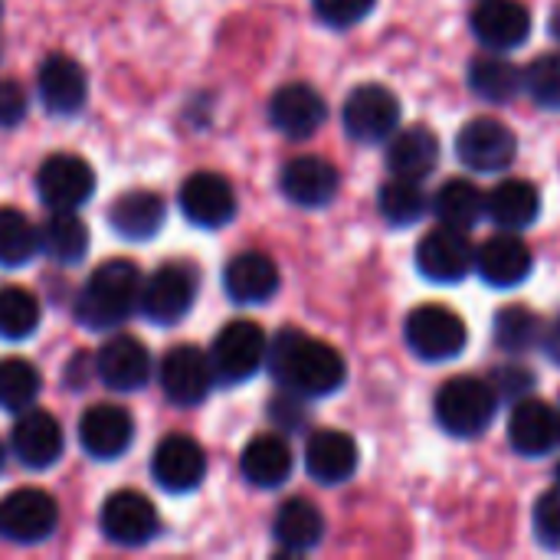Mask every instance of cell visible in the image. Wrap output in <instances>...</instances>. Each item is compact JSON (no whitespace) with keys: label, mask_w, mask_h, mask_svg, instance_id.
<instances>
[{"label":"cell","mask_w":560,"mask_h":560,"mask_svg":"<svg viewBox=\"0 0 560 560\" xmlns=\"http://www.w3.org/2000/svg\"><path fill=\"white\" fill-rule=\"evenodd\" d=\"M266 368L289 394L299 397H328L345 384L348 374L345 358L331 345L299 328H282L272 338L266 348Z\"/></svg>","instance_id":"1"},{"label":"cell","mask_w":560,"mask_h":560,"mask_svg":"<svg viewBox=\"0 0 560 560\" xmlns=\"http://www.w3.org/2000/svg\"><path fill=\"white\" fill-rule=\"evenodd\" d=\"M141 269L131 259H108L102 262L82 285L75 302V318L92 328L105 331L121 325L141 299Z\"/></svg>","instance_id":"2"},{"label":"cell","mask_w":560,"mask_h":560,"mask_svg":"<svg viewBox=\"0 0 560 560\" xmlns=\"http://www.w3.org/2000/svg\"><path fill=\"white\" fill-rule=\"evenodd\" d=\"M499 394L482 377H453L436 394V423L450 436H479L495 420Z\"/></svg>","instance_id":"3"},{"label":"cell","mask_w":560,"mask_h":560,"mask_svg":"<svg viewBox=\"0 0 560 560\" xmlns=\"http://www.w3.org/2000/svg\"><path fill=\"white\" fill-rule=\"evenodd\" d=\"M266 331L249 322V318H236V322H226L213 345H210V368H213V377L223 381V384H243L249 381L262 364H266Z\"/></svg>","instance_id":"4"},{"label":"cell","mask_w":560,"mask_h":560,"mask_svg":"<svg viewBox=\"0 0 560 560\" xmlns=\"http://www.w3.org/2000/svg\"><path fill=\"white\" fill-rule=\"evenodd\" d=\"M404 338L410 345V351L423 361H450L456 354H463L469 331L466 322L443 308V305H420L407 315L404 325Z\"/></svg>","instance_id":"5"},{"label":"cell","mask_w":560,"mask_h":560,"mask_svg":"<svg viewBox=\"0 0 560 560\" xmlns=\"http://www.w3.org/2000/svg\"><path fill=\"white\" fill-rule=\"evenodd\" d=\"M341 121H345V131L354 141L377 144V141H387L397 131V125H400V102H397V95L387 85L364 82V85H358L345 98Z\"/></svg>","instance_id":"6"},{"label":"cell","mask_w":560,"mask_h":560,"mask_svg":"<svg viewBox=\"0 0 560 560\" xmlns=\"http://www.w3.org/2000/svg\"><path fill=\"white\" fill-rule=\"evenodd\" d=\"M197 272L190 266L180 262H167L161 266L148 282H141V299L138 308L148 322L154 325H177L197 299Z\"/></svg>","instance_id":"7"},{"label":"cell","mask_w":560,"mask_h":560,"mask_svg":"<svg viewBox=\"0 0 560 560\" xmlns=\"http://www.w3.org/2000/svg\"><path fill=\"white\" fill-rule=\"evenodd\" d=\"M456 154L466 167L482 171V174H495V171L512 167V161L518 154V138L499 118L482 115V118H472L459 128Z\"/></svg>","instance_id":"8"},{"label":"cell","mask_w":560,"mask_h":560,"mask_svg":"<svg viewBox=\"0 0 560 560\" xmlns=\"http://www.w3.org/2000/svg\"><path fill=\"white\" fill-rule=\"evenodd\" d=\"M59 525V509L43 489H16L0 502V535L13 545H39Z\"/></svg>","instance_id":"9"},{"label":"cell","mask_w":560,"mask_h":560,"mask_svg":"<svg viewBox=\"0 0 560 560\" xmlns=\"http://www.w3.org/2000/svg\"><path fill=\"white\" fill-rule=\"evenodd\" d=\"M158 381H161V390L164 397L174 404V407H197L210 387H213V368H210V358L194 348V345H177L171 348L161 364H158Z\"/></svg>","instance_id":"10"},{"label":"cell","mask_w":560,"mask_h":560,"mask_svg":"<svg viewBox=\"0 0 560 560\" xmlns=\"http://www.w3.org/2000/svg\"><path fill=\"white\" fill-rule=\"evenodd\" d=\"M95 190V171L79 154H52L36 171V194L49 210H79Z\"/></svg>","instance_id":"11"},{"label":"cell","mask_w":560,"mask_h":560,"mask_svg":"<svg viewBox=\"0 0 560 560\" xmlns=\"http://www.w3.org/2000/svg\"><path fill=\"white\" fill-rule=\"evenodd\" d=\"M476 266V246L469 243L466 230L456 226H440L433 233H427L417 246V269L430 279V282H463Z\"/></svg>","instance_id":"12"},{"label":"cell","mask_w":560,"mask_h":560,"mask_svg":"<svg viewBox=\"0 0 560 560\" xmlns=\"http://www.w3.org/2000/svg\"><path fill=\"white\" fill-rule=\"evenodd\" d=\"M180 210L194 226L217 230L226 226L236 213V190L223 174L197 171L180 184Z\"/></svg>","instance_id":"13"},{"label":"cell","mask_w":560,"mask_h":560,"mask_svg":"<svg viewBox=\"0 0 560 560\" xmlns=\"http://www.w3.org/2000/svg\"><path fill=\"white\" fill-rule=\"evenodd\" d=\"M102 532L121 548H141L158 535V509L141 492L121 489L102 505Z\"/></svg>","instance_id":"14"},{"label":"cell","mask_w":560,"mask_h":560,"mask_svg":"<svg viewBox=\"0 0 560 560\" xmlns=\"http://www.w3.org/2000/svg\"><path fill=\"white\" fill-rule=\"evenodd\" d=\"M151 476L167 492H194L207 476V456L197 440L171 433L158 443L151 456Z\"/></svg>","instance_id":"15"},{"label":"cell","mask_w":560,"mask_h":560,"mask_svg":"<svg viewBox=\"0 0 560 560\" xmlns=\"http://www.w3.org/2000/svg\"><path fill=\"white\" fill-rule=\"evenodd\" d=\"M95 371H98V381L105 387H112L118 394H131L151 381V354L138 338L115 335L98 348Z\"/></svg>","instance_id":"16"},{"label":"cell","mask_w":560,"mask_h":560,"mask_svg":"<svg viewBox=\"0 0 560 560\" xmlns=\"http://www.w3.org/2000/svg\"><path fill=\"white\" fill-rule=\"evenodd\" d=\"M328 105L325 98L305 85V82H289L269 98V121L285 135V138H312L325 125Z\"/></svg>","instance_id":"17"},{"label":"cell","mask_w":560,"mask_h":560,"mask_svg":"<svg viewBox=\"0 0 560 560\" xmlns=\"http://www.w3.org/2000/svg\"><path fill=\"white\" fill-rule=\"evenodd\" d=\"M338 167L325 158H315V154H302V158H292L282 174H279V187L282 194L295 203V207H325L335 200L338 194Z\"/></svg>","instance_id":"18"},{"label":"cell","mask_w":560,"mask_h":560,"mask_svg":"<svg viewBox=\"0 0 560 560\" xmlns=\"http://www.w3.org/2000/svg\"><path fill=\"white\" fill-rule=\"evenodd\" d=\"M10 446L26 469H49L59 463L66 440H62V427L52 413L30 407L20 413L13 436H10Z\"/></svg>","instance_id":"19"},{"label":"cell","mask_w":560,"mask_h":560,"mask_svg":"<svg viewBox=\"0 0 560 560\" xmlns=\"http://www.w3.org/2000/svg\"><path fill=\"white\" fill-rule=\"evenodd\" d=\"M509 443L522 456H548L560 446V413L551 404L525 397L509 417Z\"/></svg>","instance_id":"20"},{"label":"cell","mask_w":560,"mask_h":560,"mask_svg":"<svg viewBox=\"0 0 560 560\" xmlns=\"http://www.w3.org/2000/svg\"><path fill=\"white\" fill-rule=\"evenodd\" d=\"M36 89H39V98H43L46 112H52V115H75L85 105L89 75H85V69L72 56L52 52L39 66Z\"/></svg>","instance_id":"21"},{"label":"cell","mask_w":560,"mask_h":560,"mask_svg":"<svg viewBox=\"0 0 560 560\" xmlns=\"http://www.w3.org/2000/svg\"><path fill=\"white\" fill-rule=\"evenodd\" d=\"M472 33L482 46L505 52L528 39L532 13L522 0H482L472 13Z\"/></svg>","instance_id":"22"},{"label":"cell","mask_w":560,"mask_h":560,"mask_svg":"<svg viewBox=\"0 0 560 560\" xmlns=\"http://www.w3.org/2000/svg\"><path fill=\"white\" fill-rule=\"evenodd\" d=\"M135 440L131 417L115 404H95L79 420V443L92 459H118Z\"/></svg>","instance_id":"23"},{"label":"cell","mask_w":560,"mask_h":560,"mask_svg":"<svg viewBox=\"0 0 560 560\" xmlns=\"http://www.w3.org/2000/svg\"><path fill=\"white\" fill-rule=\"evenodd\" d=\"M305 469L322 486H341L358 472V443L341 430H318L308 436Z\"/></svg>","instance_id":"24"},{"label":"cell","mask_w":560,"mask_h":560,"mask_svg":"<svg viewBox=\"0 0 560 560\" xmlns=\"http://www.w3.org/2000/svg\"><path fill=\"white\" fill-rule=\"evenodd\" d=\"M223 289L240 305H259L269 302L279 292V266L266 253H240L223 269Z\"/></svg>","instance_id":"25"},{"label":"cell","mask_w":560,"mask_h":560,"mask_svg":"<svg viewBox=\"0 0 560 560\" xmlns=\"http://www.w3.org/2000/svg\"><path fill=\"white\" fill-rule=\"evenodd\" d=\"M532 262H535L532 249L512 233L492 236L476 249V269L495 289H512V285L525 282L532 272Z\"/></svg>","instance_id":"26"},{"label":"cell","mask_w":560,"mask_h":560,"mask_svg":"<svg viewBox=\"0 0 560 560\" xmlns=\"http://www.w3.org/2000/svg\"><path fill=\"white\" fill-rule=\"evenodd\" d=\"M164 200L154 190H125L108 207V223L125 240H151L164 226Z\"/></svg>","instance_id":"27"},{"label":"cell","mask_w":560,"mask_h":560,"mask_svg":"<svg viewBox=\"0 0 560 560\" xmlns=\"http://www.w3.org/2000/svg\"><path fill=\"white\" fill-rule=\"evenodd\" d=\"M436 161H440V141L427 125H410L407 131L394 135L387 148V167L394 177L423 180L433 174Z\"/></svg>","instance_id":"28"},{"label":"cell","mask_w":560,"mask_h":560,"mask_svg":"<svg viewBox=\"0 0 560 560\" xmlns=\"http://www.w3.org/2000/svg\"><path fill=\"white\" fill-rule=\"evenodd\" d=\"M486 213L502 230H525L541 213V194L532 180H522V177L502 180L499 187L489 190Z\"/></svg>","instance_id":"29"},{"label":"cell","mask_w":560,"mask_h":560,"mask_svg":"<svg viewBox=\"0 0 560 560\" xmlns=\"http://www.w3.org/2000/svg\"><path fill=\"white\" fill-rule=\"evenodd\" d=\"M240 472L256 489H279L292 476L289 443L282 436H272V433L256 436L240 456Z\"/></svg>","instance_id":"30"},{"label":"cell","mask_w":560,"mask_h":560,"mask_svg":"<svg viewBox=\"0 0 560 560\" xmlns=\"http://www.w3.org/2000/svg\"><path fill=\"white\" fill-rule=\"evenodd\" d=\"M39 249L59 266H75L89 253V226L75 217V210H52L39 226Z\"/></svg>","instance_id":"31"},{"label":"cell","mask_w":560,"mask_h":560,"mask_svg":"<svg viewBox=\"0 0 560 560\" xmlns=\"http://www.w3.org/2000/svg\"><path fill=\"white\" fill-rule=\"evenodd\" d=\"M272 532H276V541H279L285 551L305 555V551H312V548L322 541V535H325V518H322L318 505H312L308 499H289V502L279 509Z\"/></svg>","instance_id":"32"},{"label":"cell","mask_w":560,"mask_h":560,"mask_svg":"<svg viewBox=\"0 0 560 560\" xmlns=\"http://www.w3.org/2000/svg\"><path fill=\"white\" fill-rule=\"evenodd\" d=\"M469 85L479 98L505 105L518 98V92L525 89V72L505 56H479L469 66Z\"/></svg>","instance_id":"33"},{"label":"cell","mask_w":560,"mask_h":560,"mask_svg":"<svg viewBox=\"0 0 560 560\" xmlns=\"http://www.w3.org/2000/svg\"><path fill=\"white\" fill-rule=\"evenodd\" d=\"M436 220L443 226H456V230H472L482 217H486V194L472 184V180H446L433 200Z\"/></svg>","instance_id":"34"},{"label":"cell","mask_w":560,"mask_h":560,"mask_svg":"<svg viewBox=\"0 0 560 560\" xmlns=\"http://www.w3.org/2000/svg\"><path fill=\"white\" fill-rule=\"evenodd\" d=\"M377 207H381V213H384V220L390 226H413L417 220L427 217L430 200H427V190L420 187V180L394 177V180H387L381 187Z\"/></svg>","instance_id":"35"},{"label":"cell","mask_w":560,"mask_h":560,"mask_svg":"<svg viewBox=\"0 0 560 560\" xmlns=\"http://www.w3.org/2000/svg\"><path fill=\"white\" fill-rule=\"evenodd\" d=\"M39 253V226L13 207H0V266H26Z\"/></svg>","instance_id":"36"},{"label":"cell","mask_w":560,"mask_h":560,"mask_svg":"<svg viewBox=\"0 0 560 560\" xmlns=\"http://www.w3.org/2000/svg\"><path fill=\"white\" fill-rule=\"evenodd\" d=\"M39 302L23 285H3L0 289V338L23 341L39 325Z\"/></svg>","instance_id":"37"},{"label":"cell","mask_w":560,"mask_h":560,"mask_svg":"<svg viewBox=\"0 0 560 560\" xmlns=\"http://www.w3.org/2000/svg\"><path fill=\"white\" fill-rule=\"evenodd\" d=\"M39 371L23 361V358H7L0 361V407L10 413H23L36 404L39 397Z\"/></svg>","instance_id":"38"},{"label":"cell","mask_w":560,"mask_h":560,"mask_svg":"<svg viewBox=\"0 0 560 560\" xmlns=\"http://www.w3.org/2000/svg\"><path fill=\"white\" fill-rule=\"evenodd\" d=\"M541 335H545L541 318L525 305H509L495 315V345L502 351L522 354V351L535 348L541 341Z\"/></svg>","instance_id":"39"},{"label":"cell","mask_w":560,"mask_h":560,"mask_svg":"<svg viewBox=\"0 0 560 560\" xmlns=\"http://www.w3.org/2000/svg\"><path fill=\"white\" fill-rule=\"evenodd\" d=\"M525 89L532 92V98L548 108L560 112V56L558 52H545L538 56L528 69H525Z\"/></svg>","instance_id":"40"},{"label":"cell","mask_w":560,"mask_h":560,"mask_svg":"<svg viewBox=\"0 0 560 560\" xmlns=\"http://www.w3.org/2000/svg\"><path fill=\"white\" fill-rule=\"evenodd\" d=\"M377 0H315V13L322 23L335 26V30H348L354 23H361Z\"/></svg>","instance_id":"41"},{"label":"cell","mask_w":560,"mask_h":560,"mask_svg":"<svg viewBox=\"0 0 560 560\" xmlns=\"http://www.w3.org/2000/svg\"><path fill=\"white\" fill-rule=\"evenodd\" d=\"M535 538L548 548L560 551V492L551 489L535 505Z\"/></svg>","instance_id":"42"},{"label":"cell","mask_w":560,"mask_h":560,"mask_svg":"<svg viewBox=\"0 0 560 560\" xmlns=\"http://www.w3.org/2000/svg\"><path fill=\"white\" fill-rule=\"evenodd\" d=\"M492 387L499 397L505 400H525L535 387V377L528 368H518V364H505V368H495V377H492Z\"/></svg>","instance_id":"43"},{"label":"cell","mask_w":560,"mask_h":560,"mask_svg":"<svg viewBox=\"0 0 560 560\" xmlns=\"http://www.w3.org/2000/svg\"><path fill=\"white\" fill-rule=\"evenodd\" d=\"M30 98L16 79H0V128H13L26 118Z\"/></svg>","instance_id":"44"},{"label":"cell","mask_w":560,"mask_h":560,"mask_svg":"<svg viewBox=\"0 0 560 560\" xmlns=\"http://www.w3.org/2000/svg\"><path fill=\"white\" fill-rule=\"evenodd\" d=\"M272 420H276L279 427H285V430H295V427L305 420V410H302V404H299V394L272 400Z\"/></svg>","instance_id":"45"},{"label":"cell","mask_w":560,"mask_h":560,"mask_svg":"<svg viewBox=\"0 0 560 560\" xmlns=\"http://www.w3.org/2000/svg\"><path fill=\"white\" fill-rule=\"evenodd\" d=\"M541 341H545V351H548V358L560 364V325H555L551 331H545L541 335Z\"/></svg>","instance_id":"46"},{"label":"cell","mask_w":560,"mask_h":560,"mask_svg":"<svg viewBox=\"0 0 560 560\" xmlns=\"http://www.w3.org/2000/svg\"><path fill=\"white\" fill-rule=\"evenodd\" d=\"M551 36H555V39H560V7L555 10V13H551Z\"/></svg>","instance_id":"47"},{"label":"cell","mask_w":560,"mask_h":560,"mask_svg":"<svg viewBox=\"0 0 560 560\" xmlns=\"http://www.w3.org/2000/svg\"><path fill=\"white\" fill-rule=\"evenodd\" d=\"M555 479H558V492H560V463H558V469H555Z\"/></svg>","instance_id":"48"},{"label":"cell","mask_w":560,"mask_h":560,"mask_svg":"<svg viewBox=\"0 0 560 560\" xmlns=\"http://www.w3.org/2000/svg\"><path fill=\"white\" fill-rule=\"evenodd\" d=\"M0 469H3V446H0Z\"/></svg>","instance_id":"49"}]
</instances>
